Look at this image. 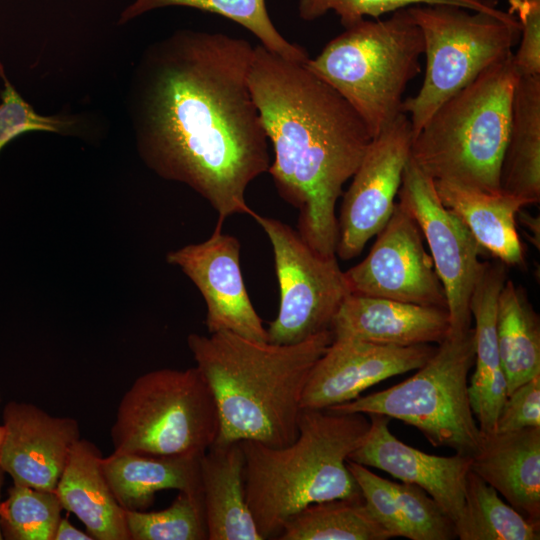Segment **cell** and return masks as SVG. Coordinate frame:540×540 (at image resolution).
I'll list each match as a JSON object with an SVG mask.
<instances>
[{
  "instance_id": "cell-1",
  "label": "cell",
  "mask_w": 540,
  "mask_h": 540,
  "mask_svg": "<svg viewBox=\"0 0 540 540\" xmlns=\"http://www.w3.org/2000/svg\"><path fill=\"white\" fill-rule=\"evenodd\" d=\"M254 47L223 33L178 31L140 67L136 128L141 154L218 214L252 215L249 184L268 172V138L249 87Z\"/></svg>"
},
{
  "instance_id": "cell-2",
  "label": "cell",
  "mask_w": 540,
  "mask_h": 540,
  "mask_svg": "<svg viewBox=\"0 0 540 540\" xmlns=\"http://www.w3.org/2000/svg\"><path fill=\"white\" fill-rule=\"evenodd\" d=\"M249 87L273 147L268 173L280 197L298 210V233L317 252L336 255V204L372 135L355 109L305 62L261 44L254 47Z\"/></svg>"
},
{
  "instance_id": "cell-3",
  "label": "cell",
  "mask_w": 540,
  "mask_h": 540,
  "mask_svg": "<svg viewBox=\"0 0 540 540\" xmlns=\"http://www.w3.org/2000/svg\"><path fill=\"white\" fill-rule=\"evenodd\" d=\"M333 337L330 330L295 344L251 340L232 332L189 334L188 347L219 415L216 442L295 440L310 371Z\"/></svg>"
},
{
  "instance_id": "cell-4",
  "label": "cell",
  "mask_w": 540,
  "mask_h": 540,
  "mask_svg": "<svg viewBox=\"0 0 540 540\" xmlns=\"http://www.w3.org/2000/svg\"><path fill=\"white\" fill-rule=\"evenodd\" d=\"M369 428L364 413L302 409L290 444L240 441L246 500L264 539L278 536L291 516L313 503L362 497L347 460Z\"/></svg>"
},
{
  "instance_id": "cell-5",
  "label": "cell",
  "mask_w": 540,
  "mask_h": 540,
  "mask_svg": "<svg viewBox=\"0 0 540 540\" xmlns=\"http://www.w3.org/2000/svg\"><path fill=\"white\" fill-rule=\"evenodd\" d=\"M518 77L513 52L481 72L412 135L411 160L434 181L499 192Z\"/></svg>"
},
{
  "instance_id": "cell-6",
  "label": "cell",
  "mask_w": 540,
  "mask_h": 540,
  "mask_svg": "<svg viewBox=\"0 0 540 540\" xmlns=\"http://www.w3.org/2000/svg\"><path fill=\"white\" fill-rule=\"evenodd\" d=\"M423 54L422 31L404 8L346 27L305 65L355 109L374 138L403 113L404 91L421 72Z\"/></svg>"
},
{
  "instance_id": "cell-7",
  "label": "cell",
  "mask_w": 540,
  "mask_h": 540,
  "mask_svg": "<svg viewBox=\"0 0 540 540\" xmlns=\"http://www.w3.org/2000/svg\"><path fill=\"white\" fill-rule=\"evenodd\" d=\"M474 363L473 328L448 333L410 378L328 409L395 418L417 428L432 445L472 457L482 441L468 396V374Z\"/></svg>"
},
{
  "instance_id": "cell-8",
  "label": "cell",
  "mask_w": 540,
  "mask_h": 540,
  "mask_svg": "<svg viewBox=\"0 0 540 540\" xmlns=\"http://www.w3.org/2000/svg\"><path fill=\"white\" fill-rule=\"evenodd\" d=\"M424 38L426 69L417 95L403 101L416 134L437 108L481 72L512 52L519 21L498 8L472 10L456 5L408 7Z\"/></svg>"
},
{
  "instance_id": "cell-9",
  "label": "cell",
  "mask_w": 540,
  "mask_h": 540,
  "mask_svg": "<svg viewBox=\"0 0 540 540\" xmlns=\"http://www.w3.org/2000/svg\"><path fill=\"white\" fill-rule=\"evenodd\" d=\"M213 393L197 367L162 368L139 376L118 405L114 452L199 456L217 439Z\"/></svg>"
},
{
  "instance_id": "cell-10",
  "label": "cell",
  "mask_w": 540,
  "mask_h": 540,
  "mask_svg": "<svg viewBox=\"0 0 540 540\" xmlns=\"http://www.w3.org/2000/svg\"><path fill=\"white\" fill-rule=\"evenodd\" d=\"M251 217L271 243L279 284V310L266 328L268 341L295 344L330 330L350 293L337 256L317 252L297 230L278 219L256 212Z\"/></svg>"
},
{
  "instance_id": "cell-11",
  "label": "cell",
  "mask_w": 540,
  "mask_h": 540,
  "mask_svg": "<svg viewBox=\"0 0 540 540\" xmlns=\"http://www.w3.org/2000/svg\"><path fill=\"white\" fill-rule=\"evenodd\" d=\"M400 203L414 218L430 250L443 286L449 333L471 327L470 297L482 261V248L465 224L440 200L434 180L409 159L398 191Z\"/></svg>"
},
{
  "instance_id": "cell-12",
  "label": "cell",
  "mask_w": 540,
  "mask_h": 540,
  "mask_svg": "<svg viewBox=\"0 0 540 540\" xmlns=\"http://www.w3.org/2000/svg\"><path fill=\"white\" fill-rule=\"evenodd\" d=\"M411 121L405 113L374 137L343 195L336 255L358 256L384 227L394 207L410 159Z\"/></svg>"
},
{
  "instance_id": "cell-13",
  "label": "cell",
  "mask_w": 540,
  "mask_h": 540,
  "mask_svg": "<svg viewBox=\"0 0 540 540\" xmlns=\"http://www.w3.org/2000/svg\"><path fill=\"white\" fill-rule=\"evenodd\" d=\"M376 236L368 255L344 271L350 293L447 309L421 230L400 203Z\"/></svg>"
},
{
  "instance_id": "cell-14",
  "label": "cell",
  "mask_w": 540,
  "mask_h": 540,
  "mask_svg": "<svg viewBox=\"0 0 540 540\" xmlns=\"http://www.w3.org/2000/svg\"><path fill=\"white\" fill-rule=\"evenodd\" d=\"M222 226L217 224L206 241L170 252L167 261L178 266L200 291L206 304L205 324L209 333L228 331L266 342L267 329L243 281L240 242L223 233Z\"/></svg>"
},
{
  "instance_id": "cell-15",
  "label": "cell",
  "mask_w": 540,
  "mask_h": 540,
  "mask_svg": "<svg viewBox=\"0 0 540 540\" xmlns=\"http://www.w3.org/2000/svg\"><path fill=\"white\" fill-rule=\"evenodd\" d=\"M435 349L428 344L395 347L333 339L310 371L301 408L328 409L350 402L385 379L417 370Z\"/></svg>"
},
{
  "instance_id": "cell-16",
  "label": "cell",
  "mask_w": 540,
  "mask_h": 540,
  "mask_svg": "<svg viewBox=\"0 0 540 540\" xmlns=\"http://www.w3.org/2000/svg\"><path fill=\"white\" fill-rule=\"evenodd\" d=\"M2 427V471L15 484L55 491L71 449L80 439L78 422L32 404L10 402L3 411Z\"/></svg>"
},
{
  "instance_id": "cell-17",
  "label": "cell",
  "mask_w": 540,
  "mask_h": 540,
  "mask_svg": "<svg viewBox=\"0 0 540 540\" xmlns=\"http://www.w3.org/2000/svg\"><path fill=\"white\" fill-rule=\"evenodd\" d=\"M370 428L348 460L385 471L425 490L456 526L465 506L466 480L472 457L437 456L403 443L389 430V417L369 414Z\"/></svg>"
},
{
  "instance_id": "cell-18",
  "label": "cell",
  "mask_w": 540,
  "mask_h": 540,
  "mask_svg": "<svg viewBox=\"0 0 540 540\" xmlns=\"http://www.w3.org/2000/svg\"><path fill=\"white\" fill-rule=\"evenodd\" d=\"M449 329L445 308L354 293L345 297L330 326L333 339L395 347L439 344Z\"/></svg>"
},
{
  "instance_id": "cell-19",
  "label": "cell",
  "mask_w": 540,
  "mask_h": 540,
  "mask_svg": "<svg viewBox=\"0 0 540 540\" xmlns=\"http://www.w3.org/2000/svg\"><path fill=\"white\" fill-rule=\"evenodd\" d=\"M471 470L540 525V427L482 434Z\"/></svg>"
},
{
  "instance_id": "cell-20",
  "label": "cell",
  "mask_w": 540,
  "mask_h": 540,
  "mask_svg": "<svg viewBox=\"0 0 540 540\" xmlns=\"http://www.w3.org/2000/svg\"><path fill=\"white\" fill-rule=\"evenodd\" d=\"M241 442H214L200 456L207 540H264L247 504Z\"/></svg>"
},
{
  "instance_id": "cell-21",
  "label": "cell",
  "mask_w": 540,
  "mask_h": 540,
  "mask_svg": "<svg viewBox=\"0 0 540 540\" xmlns=\"http://www.w3.org/2000/svg\"><path fill=\"white\" fill-rule=\"evenodd\" d=\"M99 449L79 439L71 449L55 492L63 509L73 513L94 540H130L125 510L102 470Z\"/></svg>"
},
{
  "instance_id": "cell-22",
  "label": "cell",
  "mask_w": 540,
  "mask_h": 540,
  "mask_svg": "<svg viewBox=\"0 0 540 540\" xmlns=\"http://www.w3.org/2000/svg\"><path fill=\"white\" fill-rule=\"evenodd\" d=\"M441 202L465 224L483 251L507 266L524 263L517 213L528 206L502 191L489 192L450 181H434Z\"/></svg>"
},
{
  "instance_id": "cell-23",
  "label": "cell",
  "mask_w": 540,
  "mask_h": 540,
  "mask_svg": "<svg viewBox=\"0 0 540 540\" xmlns=\"http://www.w3.org/2000/svg\"><path fill=\"white\" fill-rule=\"evenodd\" d=\"M200 456L114 452L102 457L109 487L125 511L144 510L157 492L175 489L201 496Z\"/></svg>"
},
{
  "instance_id": "cell-24",
  "label": "cell",
  "mask_w": 540,
  "mask_h": 540,
  "mask_svg": "<svg viewBox=\"0 0 540 540\" xmlns=\"http://www.w3.org/2000/svg\"><path fill=\"white\" fill-rule=\"evenodd\" d=\"M499 186L527 205L540 201V74L516 81Z\"/></svg>"
},
{
  "instance_id": "cell-25",
  "label": "cell",
  "mask_w": 540,
  "mask_h": 540,
  "mask_svg": "<svg viewBox=\"0 0 540 540\" xmlns=\"http://www.w3.org/2000/svg\"><path fill=\"white\" fill-rule=\"evenodd\" d=\"M497 345L507 396L540 375V321L521 285L507 279L497 305Z\"/></svg>"
},
{
  "instance_id": "cell-26",
  "label": "cell",
  "mask_w": 540,
  "mask_h": 540,
  "mask_svg": "<svg viewBox=\"0 0 540 540\" xmlns=\"http://www.w3.org/2000/svg\"><path fill=\"white\" fill-rule=\"evenodd\" d=\"M280 540H387L391 536L367 509L362 497L313 503L291 516Z\"/></svg>"
},
{
  "instance_id": "cell-27",
  "label": "cell",
  "mask_w": 540,
  "mask_h": 540,
  "mask_svg": "<svg viewBox=\"0 0 540 540\" xmlns=\"http://www.w3.org/2000/svg\"><path fill=\"white\" fill-rule=\"evenodd\" d=\"M455 531L461 540L540 538V525L506 504L497 491L472 470L467 475L464 511Z\"/></svg>"
},
{
  "instance_id": "cell-28",
  "label": "cell",
  "mask_w": 540,
  "mask_h": 540,
  "mask_svg": "<svg viewBox=\"0 0 540 540\" xmlns=\"http://www.w3.org/2000/svg\"><path fill=\"white\" fill-rule=\"evenodd\" d=\"M167 6H183L228 18L248 29L266 49L297 62L309 59L300 45L287 41L272 23L265 0H135L121 14L125 23L145 12Z\"/></svg>"
},
{
  "instance_id": "cell-29",
  "label": "cell",
  "mask_w": 540,
  "mask_h": 540,
  "mask_svg": "<svg viewBox=\"0 0 540 540\" xmlns=\"http://www.w3.org/2000/svg\"><path fill=\"white\" fill-rule=\"evenodd\" d=\"M507 276V265L496 262H483L474 285L469 310L475 327V370L470 382H479L493 377L501 364L497 345V305Z\"/></svg>"
},
{
  "instance_id": "cell-30",
  "label": "cell",
  "mask_w": 540,
  "mask_h": 540,
  "mask_svg": "<svg viewBox=\"0 0 540 540\" xmlns=\"http://www.w3.org/2000/svg\"><path fill=\"white\" fill-rule=\"evenodd\" d=\"M63 507L53 490L13 483L0 503V527L8 540H53Z\"/></svg>"
},
{
  "instance_id": "cell-31",
  "label": "cell",
  "mask_w": 540,
  "mask_h": 540,
  "mask_svg": "<svg viewBox=\"0 0 540 540\" xmlns=\"http://www.w3.org/2000/svg\"><path fill=\"white\" fill-rule=\"evenodd\" d=\"M132 540H205L202 496L180 491L165 509L125 511Z\"/></svg>"
},
{
  "instance_id": "cell-32",
  "label": "cell",
  "mask_w": 540,
  "mask_h": 540,
  "mask_svg": "<svg viewBox=\"0 0 540 540\" xmlns=\"http://www.w3.org/2000/svg\"><path fill=\"white\" fill-rule=\"evenodd\" d=\"M456 5L472 10L497 8V0H299L298 12L301 19L313 21L329 11H334L344 28L366 16H380L415 5Z\"/></svg>"
},
{
  "instance_id": "cell-33",
  "label": "cell",
  "mask_w": 540,
  "mask_h": 540,
  "mask_svg": "<svg viewBox=\"0 0 540 540\" xmlns=\"http://www.w3.org/2000/svg\"><path fill=\"white\" fill-rule=\"evenodd\" d=\"M391 486L411 540L457 538L453 521L425 490L405 482L391 481Z\"/></svg>"
},
{
  "instance_id": "cell-34",
  "label": "cell",
  "mask_w": 540,
  "mask_h": 540,
  "mask_svg": "<svg viewBox=\"0 0 540 540\" xmlns=\"http://www.w3.org/2000/svg\"><path fill=\"white\" fill-rule=\"evenodd\" d=\"M0 74L4 80L0 104V151L8 142L23 133L30 131L63 133L73 125V121L66 118L37 114L6 79L1 65Z\"/></svg>"
},
{
  "instance_id": "cell-35",
  "label": "cell",
  "mask_w": 540,
  "mask_h": 540,
  "mask_svg": "<svg viewBox=\"0 0 540 540\" xmlns=\"http://www.w3.org/2000/svg\"><path fill=\"white\" fill-rule=\"evenodd\" d=\"M347 467L359 486L364 503L376 521L392 537L410 539L409 528L394 496L391 481L366 466L347 460Z\"/></svg>"
},
{
  "instance_id": "cell-36",
  "label": "cell",
  "mask_w": 540,
  "mask_h": 540,
  "mask_svg": "<svg viewBox=\"0 0 540 540\" xmlns=\"http://www.w3.org/2000/svg\"><path fill=\"white\" fill-rule=\"evenodd\" d=\"M509 12L519 21V48L513 53L519 76L540 74V0H508Z\"/></svg>"
},
{
  "instance_id": "cell-37",
  "label": "cell",
  "mask_w": 540,
  "mask_h": 540,
  "mask_svg": "<svg viewBox=\"0 0 540 540\" xmlns=\"http://www.w3.org/2000/svg\"><path fill=\"white\" fill-rule=\"evenodd\" d=\"M540 427V375L514 389L506 398L496 432Z\"/></svg>"
},
{
  "instance_id": "cell-38",
  "label": "cell",
  "mask_w": 540,
  "mask_h": 540,
  "mask_svg": "<svg viewBox=\"0 0 540 540\" xmlns=\"http://www.w3.org/2000/svg\"><path fill=\"white\" fill-rule=\"evenodd\" d=\"M53 540H94L86 531L76 528L67 518L60 519Z\"/></svg>"
},
{
  "instance_id": "cell-39",
  "label": "cell",
  "mask_w": 540,
  "mask_h": 540,
  "mask_svg": "<svg viewBox=\"0 0 540 540\" xmlns=\"http://www.w3.org/2000/svg\"><path fill=\"white\" fill-rule=\"evenodd\" d=\"M517 217H519L521 224L524 226V228L529 231L528 237L531 240V243L534 245V247H537L539 249L540 245V221L539 216H532L530 213H525L523 209H521L517 213Z\"/></svg>"
},
{
  "instance_id": "cell-40",
  "label": "cell",
  "mask_w": 540,
  "mask_h": 540,
  "mask_svg": "<svg viewBox=\"0 0 540 540\" xmlns=\"http://www.w3.org/2000/svg\"><path fill=\"white\" fill-rule=\"evenodd\" d=\"M3 471L2 469L0 468V495H1V487H2V482H3V478H2V475H3ZM1 503V502H0ZM3 536H2V532H1V527H0V539H2Z\"/></svg>"
},
{
  "instance_id": "cell-41",
  "label": "cell",
  "mask_w": 540,
  "mask_h": 540,
  "mask_svg": "<svg viewBox=\"0 0 540 540\" xmlns=\"http://www.w3.org/2000/svg\"><path fill=\"white\" fill-rule=\"evenodd\" d=\"M2 436H3V427L2 425H0V446H1Z\"/></svg>"
}]
</instances>
